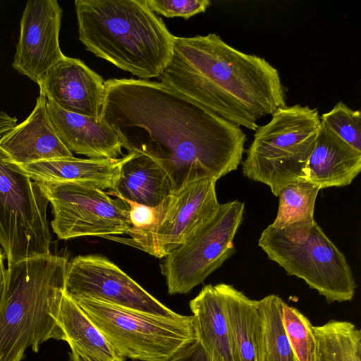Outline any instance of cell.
<instances>
[{
	"instance_id": "6da1fadb",
	"label": "cell",
	"mask_w": 361,
	"mask_h": 361,
	"mask_svg": "<svg viewBox=\"0 0 361 361\" xmlns=\"http://www.w3.org/2000/svg\"><path fill=\"white\" fill-rule=\"evenodd\" d=\"M100 118L117 134L123 148L145 153L164 168L173 193L236 170L245 152L247 136L241 127L161 82L104 81Z\"/></svg>"
},
{
	"instance_id": "7a4b0ae2",
	"label": "cell",
	"mask_w": 361,
	"mask_h": 361,
	"mask_svg": "<svg viewBox=\"0 0 361 361\" xmlns=\"http://www.w3.org/2000/svg\"><path fill=\"white\" fill-rule=\"evenodd\" d=\"M160 82L216 115L249 130L287 106V87L265 59L244 53L209 33L174 37Z\"/></svg>"
},
{
	"instance_id": "3957f363",
	"label": "cell",
	"mask_w": 361,
	"mask_h": 361,
	"mask_svg": "<svg viewBox=\"0 0 361 361\" xmlns=\"http://www.w3.org/2000/svg\"><path fill=\"white\" fill-rule=\"evenodd\" d=\"M79 39L86 49L141 80L159 78L174 36L146 0H76Z\"/></svg>"
},
{
	"instance_id": "277c9868",
	"label": "cell",
	"mask_w": 361,
	"mask_h": 361,
	"mask_svg": "<svg viewBox=\"0 0 361 361\" xmlns=\"http://www.w3.org/2000/svg\"><path fill=\"white\" fill-rule=\"evenodd\" d=\"M68 260L55 255L8 265L0 302V361H22L50 339L66 342L59 323Z\"/></svg>"
},
{
	"instance_id": "5b68a950",
	"label": "cell",
	"mask_w": 361,
	"mask_h": 361,
	"mask_svg": "<svg viewBox=\"0 0 361 361\" xmlns=\"http://www.w3.org/2000/svg\"><path fill=\"white\" fill-rule=\"evenodd\" d=\"M321 128L317 108L295 104L276 110L255 130L242 163L244 176L268 185L274 195L300 180Z\"/></svg>"
},
{
	"instance_id": "8992f818",
	"label": "cell",
	"mask_w": 361,
	"mask_h": 361,
	"mask_svg": "<svg viewBox=\"0 0 361 361\" xmlns=\"http://www.w3.org/2000/svg\"><path fill=\"white\" fill-rule=\"evenodd\" d=\"M258 245L288 275L305 281L328 303L353 300L357 286L351 269L317 222L308 229L282 231L269 225Z\"/></svg>"
},
{
	"instance_id": "52a82bcc",
	"label": "cell",
	"mask_w": 361,
	"mask_h": 361,
	"mask_svg": "<svg viewBox=\"0 0 361 361\" xmlns=\"http://www.w3.org/2000/svg\"><path fill=\"white\" fill-rule=\"evenodd\" d=\"M73 300L125 359L169 361L197 339L192 315L171 319L94 299Z\"/></svg>"
},
{
	"instance_id": "ba28073f",
	"label": "cell",
	"mask_w": 361,
	"mask_h": 361,
	"mask_svg": "<svg viewBox=\"0 0 361 361\" xmlns=\"http://www.w3.org/2000/svg\"><path fill=\"white\" fill-rule=\"evenodd\" d=\"M48 203L37 183L0 148V245L8 265L50 254Z\"/></svg>"
},
{
	"instance_id": "9c48e42d",
	"label": "cell",
	"mask_w": 361,
	"mask_h": 361,
	"mask_svg": "<svg viewBox=\"0 0 361 361\" xmlns=\"http://www.w3.org/2000/svg\"><path fill=\"white\" fill-rule=\"evenodd\" d=\"M244 213V202L220 204L206 224L164 257L160 267L169 294L189 293L235 254L233 239Z\"/></svg>"
},
{
	"instance_id": "30bf717a",
	"label": "cell",
	"mask_w": 361,
	"mask_h": 361,
	"mask_svg": "<svg viewBox=\"0 0 361 361\" xmlns=\"http://www.w3.org/2000/svg\"><path fill=\"white\" fill-rule=\"evenodd\" d=\"M52 207L51 225L59 239L126 234L129 209L120 198L93 185L74 182L36 181Z\"/></svg>"
},
{
	"instance_id": "8fae6325",
	"label": "cell",
	"mask_w": 361,
	"mask_h": 361,
	"mask_svg": "<svg viewBox=\"0 0 361 361\" xmlns=\"http://www.w3.org/2000/svg\"><path fill=\"white\" fill-rule=\"evenodd\" d=\"M64 291L72 299H94L171 319L183 317L163 305L117 265L99 255H79L68 262Z\"/></svg>"
},
{
	"instance_id": "7c38bea8",
	"label": "cell",
	"mask_w": 361,
	"mask_h": 361,
	"mask_svg": "<svg viewBox=\"0 0 361 361\" xmlns=\"http://www.w3.org/2000/svg\"><path fill=\"white\" fill-rule=\"evenodd\" d=\"M216 179L187 184L159 204V216L147 252L164 258L189 239L216 212Z\"/></svg>"
},
{
	"instance_id": "4fadbf2b",
	"label": "cell",
	"mask_w": 361,
	"mask_h": 361,
	"mask_svg": "<svg viewBox=\"0 0 361 361\" xmlns=\"http://www.w3.org/2000/svg\"><path fill=\"white\" fill-rule=\"evenodd\" d=\"M62 15L56 0L26 3L12 67L37 84L64 56L59 40Z\"/></svg>"
},
{
	"instance_id": "5bb4252c",
	"label": "cell",
	"mask_w": 361,
	"mask_h": 361,
	"mask_svg": "<svg viewBox=\"0 0 361 361\" xmlns=\"http://www.w3.org/2000/svg\"><path fill=\"white\" fill-rule=\"evenodd\" d=\"M37 85L47 99L63 109L101 119L104 81L81 60L64 56Z\"/></svg>"
},
{
	"instance_id": "9a60e30c",
	"label": "cell",
	"mask_w": 361,
	"mask_h": 361,
	"mask_svg": "<svg viewBox=\"0 0 361 361\" xmlns=\"http://www.w3.org/2000/svg\"><path fill=\"white\" fill-rule=\"evenodd\" d=\"M46 102L47 97L39 88L30 116L0 137V148L20 166L73 157L56 134Z\"/></svg>"
},
{
	"instance_id": "2e32d148",
	"label": "cell",
	"mask_w": 361,
	"mask_h": 361,
	"mask_svg": "<svg viewBox=\"0 0 361 361\" xmlns=\"http://www.w3.org/2000/svg\"><path fill=\"white\" fill-rule=\"evenodd\" d=\"M46 106L56 134L71 152L109 159L123 154L117 134L101 119L66 111L47 98Z\"/></svg>"
},
{
	"instance_id": "e0dca14e",
	"label": "cell",
	"mask_w": 361,
	"mask_h": 361,
	"mask_svg": "<svg viewBox=\"0 0 361 361\" xmlns=\"http://www.w3.org/2000/svg\"><path fill=\"white\" fill-rule=\"evenodd\" d=\"M361 170V152L357 151L321 123L314 149L300 180L320 189L351 184Z\"/></svg>"
},
{
	"instance_id": "ac0fdd59",
	"label": "cell",
	"mask_w": 361,
	"mask_h": 361,
	"mask_svg": "<svg viewBox=\"0 0 361 361\" xmlns=\"http://www.w3.org/2000/svg\"><path fill=\"white\" fill-rule=\"evenodd\" d=\"M108 193L123 200L155 207L173 193V185L166 171L154 159L133 151L121 158L116 187Z\"/></svg>"
},
{
	"instance_id": "d6986e66",
	"label": "cell",
	"mask_w": 361,
	"mask_h": 361,
	"mask_svg": "<svg viewBox=\"0 0 361 361\" xmlns=\"http://www.w3.org/2000/svg\"><path fill=\"white\" fill-rule=\"evenodd\" d=\"M121 159H80L74 157L20 166L35 181L74 182L114 191Z\"/></svg>"
},
{
	"instance_id": "ffe728a7",
	"label": "cell",
	"mask_w": 361,
	"mask_h": 361,
	"mask_svg": "<svg viewBox=\"0 0 361 361\" xmlns=\"http://www.w3.org/2000/svg\"><path fill=\"white\" fill-rule=\"evenodd\" d=\"M223 296L234 361H262L258 300L233 285L218 283Z\"/></svg>"
},
{
	"instance_id": "44dd1931",
	"label": "cell",
	"mask_w": 361,
	"mask_h": 361,
	"mask_svg": "<svg viewBox=\"0 0 361 361\" xmlns=\"http://www.w3.org/2000/svg\"><path fill=\"white\" fill-rule=\"evenodd\" d=\"M197 340L211 361H234L224 309L218 284H209L190 301Z\"/></svg>"
},
{
	"instance_id": "7402d4cb",
	"label": "cell",
	"mask_w": 361,
	"mask_h": 361,
	"mask_svg": "<svg viewBox=\"0 0 361 361\" xmlns=\"http://www.w3.org/2000/svg\"><path fill=\"white\" fill-rule=\"evenodd\" d=\"M59 323L71 351L84 361H126L65 291L60 305Z\"/></svg>"
},
{
	"instance_id": "603a6c76",
	"label": "cell",
	"mask_w": 361,
	"mask_h": 361,
	"mask_svg": "<svg viewBox=\"0 0 361 361\" xmlns=\"http://www.w3.org/2000/svg\"><path fill=\"white\" fill-rule=\"evenodd\" d=\"M320 190L317 185L300 180L283 187L278 194V212L270 226L283 231L312 227L316 223L314 211Z\"/></svg>"
},
{
	"instance_id": "cb8c5ba5",
	"label": "cell",
	"mask_w": 361,
	"mask_h": 361,
	"mask_svg": "<svg viewBox=\"0 0 361 361\" xmlns=\"http://www.w3.org/2000/svg\"><path fill=\"white\" fill-rule=\"evenodd\" d=\"M312 331L322 361H361V331L353 323L331 319Z\"/></svg>"
},
{
	"instance_id": "d4e9b609",
	"label": "cell",
	"mask_w": 361,
	"mask_h": 361,
	"mask_svg": "<svg viewBox=\"0 0 361 361\" xmlns=\"http://www.w3.org/2000/svg\"><path fill=\"white\" fill-rule=\"evenodd\" d=\"M284 302L276 295H269L258 300L262 361H298L283 324Z\"/></svg>"
},
{
	"instance_id": "484cf974",
	"label": "cell",
	"mask_w": 361,
	"mask_h": 361,
	"mask_svg": "<svg viewBox=\"0 0 361 361\" xmlns=\"http://www.w3.org/2000/svg\"><path fill=\"white\" fill-rule=\"evenodd\" d=\"M283 324L298 361H314L316 342L312 325L298 309L284 302Z\"/></svg>"
},
{
	"instance_id": "4316f807",
	"label": "cell",
	"mask_w": 361,
	"mask_h": 361,
	"mask_svg": "<svg viewBox=\"0 0 361 361\" xmlns=\"http://www.w3.org/2000/svg\"><path fill=\"white\" fill-rule=\"evenodd\" d=\"M321 123L343 141L361 152V113L343 102L320 116Z\"/></svg>"
},
{
	"instance_id": "83f0119b",
	"label": "cell",
	"mask_w": 361,
	"mask_h": 361,
	"mask_svg": "<svg viewBox=\"0 0 361 361\" xmlns=\"http://www.w3.org/2000/svg\"><path fill=\"white\" fill-rule=\"evenodd\" d=\"M153 12L166 18L181 17L185 19L206 11L211 5L209 0H146Z\"/></svg>"
},
{
	"instance_id": "f1b7e54d",
	"label": "cell",
	"mask_w": 361,
	"mask_h": 361,
	"mask_svg": "<svg viewBox=\"0 0 361 361\" xmlns=\"http://www.w3.org/2000/svg\"><path fill=\"white\" fill-rule=\"evenodd\" d=\"M169 361H211V360L197 339L182 348Z\"/></svg>"
},
{
	"instance_id": "f546056e",
	"label": "cell",
	"mask_w": 361,
	"mask_h": 361,
	"mask_svg": "<svg viewBox=\"0 0 361 361\" xmlns=\"http://www.w3.org/2000/svg\"><path fill=\"white\" fill-rule=\"evenodd\" d=\"M4 256L1 252V249L0 248V302L4 291L6 275V269L4 264Z\"/></svg>"
},
{
	"instance_id": "4dcf8cb0",
	"label": "cell",
	"mask_w": 361,
	"mask_h": 361,
	"mask_svg": "<svg viewBox=\"0 0 361 361\" xmlns=\"http://www.w3.org/2000/svg\"><path fill=\"white\" fill-rule=\"evenodd\" d=\"M69 361H84L76 353L71 351L69 354Z\"/></svg>"
},
{
	"instance_id": "1f68e13d",
	"label": "cell",
	"mask_w": 361,
	"mask_h": 361,
	"mask_svg": "<svg viewBox=\"0 0 361 361\" xmlns=\"http://www.w3.org/2000/svg\"><path fill=\"white\" fill-rule=\"evenodd\" d=\"M314 361H322V360H320V358L319 357V356H318V355H317V352H316V355H315Z\"/></svg>"
},
{
	"instance_id": "d6a6232c",
	"label": "cell",
	"mask_w": 361,
	"mask_h": 361,
	"mask_svg": "<svg viewBox=\"0 0 361 361\" xmlns=\"http://www.w3.org/2000/svg\"><path fill=\"white\" fill-rule=\"evenodd\" d=\"M1 40V39H0Z\"/></svg>"
}]
</instances>
